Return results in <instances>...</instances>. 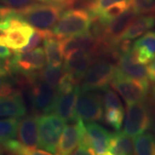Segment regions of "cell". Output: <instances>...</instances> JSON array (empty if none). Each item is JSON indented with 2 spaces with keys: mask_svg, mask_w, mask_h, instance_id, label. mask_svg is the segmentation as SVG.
Listing matches in <instances>:
<instances>
[{
  "mask_svg": "<svg viewBox=\"0 0 155 155\" xmlns=\"http://www.w3.org/2000/svg\"><path fill=\"white\" fill-rule=\"evenodd\" d=\"M128 8V0H123L115 3L103 11L98 17L92 19V22L97 24L101 28H103L113 20L120 17Z\"/></svg>",
  "mask_w": 155,
  "mask_h": 155,
  "instance_id": "21",
  "label": "cell"
},
{
  "mask_svg": "<svg viewBox=\"0 0 155 155\" xmlns=\"http://www.w3.org/2000/svg\"><path fill=\"white\" fill-rule=\"evenodd\" d=\"M110 155H128L134 153V145L132 137L124 132L111 134L110 146Z\"/></svg>",
  "mask_w": 155,
  "mask_h": 155,
  "instance_id": "19",
  "label": "cell"
},
{
  "mask_svg": "<svg viewBox=\"0 0 155 155\" xmlns=\"http://www.w3.org/2000/svg\"><path fill=\"white\" fill-rule=\"evenodd\" d=\"M6 81H7V79L5 78H0V88L5 84Z\"/></svg>",
  "mask_w": 155,
  "mask_h": 155,
  "instance_id": "35",
  "label": "cell"
},
{
  "mask_svg": "<svg viewBox=\"0 0 155 155\" xmlns=\"http://www.w3.org/2000/svg\"><path fill=\"white\" fill-rule=\"evenodd\" d=\"M43 48L48 66L55 68L62 67L64 56L61 50V40L54 35L46 38L43 41Z\"/></svg>",
  "mask_w": 155,
  "mask_h": 155,
  "instance_id": "20",
  "label": "cell"
},
{
  "mask_svg": "<svg viewBox=\"0 0 155 155\" xmlns=\"http://www.w3.org/2000/svg\"><path fill=\"white\" fill-rule=\"evenodd\" d=\"M134 154L155 155V134L144 133L134 140Z\"/></svg>",
  "mask_w": 155,
  "mask_h": 155,
  "instance_id": "22",
  "label": "cell"
},
{
  "mask_svg": "<svg viewBox=\"0 0 155 155\" xmlns=\"http://www.w3.org/2000/svg\"><path fill=\"white\" fill-rule=\"evenodd\" d=\"M95 56L96 54L91 50L78 49L65 58L63 68L70 72L79 83L82 81Z\"/></svg>",
  "mask_w": 155,
  "mask_h": 155,
  "instance_id": "12",
  "label": "cell"
},
{
  "mask_svg": "<svg viewBox=\"0 0 155 155\" xmlns=\"http://www.w3.org/2000/svg\"><path fill=\"white\" fill-rule=\"evenodd\" d=\"M35 32L33 26L24 22L0 33V44L6 46L17 53L28 44L29 39Z\"/></svg>",
  "mask_w": 155,
  "mask_h": 155,
  "instance_id": "11",
  "label": "cell"
},
{
  "mask_svg": "<svg viewBox=\"0 0 155 155\" xmlns=\"http://www.w3.org/2000/svg\"><path fill=\"white\" fill-rule=\"evenodd\" d=\"M46 64L44 48H35V49L17 53L5 61L4 67L9 74L27 75L42 69Z\"/></svg>",
  "mask_w": 155,
  "mask_h": 155,
  "instance_id": "5",
  "label": "cell"
},
{
  "mask_svg": "<svg viewBox=\"0 0 155 155\" xmlns=\"http://www.w3.org/2000/svg\"><path fill=\"white\" fill-rule=\"evenodd\" d=\"M120 1L123 0H87L85 3V8L91 14L92 19H94L109 6Z\"/></svg>",
  "mask_w": 155,
  "mask_h": 155,
  "instance_id": "27",
  "label": "cell"
},
{
  "mask_svg": "<svg viewBox=\"0 0 155 155\" xmlns=\"http://www.w3.org/2000/svg\"><path fill=\"white\" fill-rule=\"evenodd\" d=\"M85 132L86 127L84 124V121L77 117L74 122L68 124L64 128L57 146L56 154H72Z\"/></svg>",
  "mask_w": 155,
  "mask_h": 155,
  "instance_id": "10",
  "label": "cell"
},
{
  "mask_svg": "<svg viewBox=\"0 0 155 155\" xmlns=\"http://www.w3.org/2000/svg\"><path fill=\"white\" fill-rule=\"evenodd\" d=\"M151 96H152V101H153V104L155 106V83L153 85L152 90H151Z\"/></svg>",
  "mask_w": 155,
  "mask_h": 155,
  "instance_id": "34",
  "label": "cell"
},
{
  "mask_svg": "<svg viewBox=\"0 0 155 155\" xmlns=\"http://www.w3.org/2000/svg\"><path fill=\"white\" fill-rule=\"evenodd\" d=\"M64 10L63 7L56 5L32 3L16 10V13L34 28L49 30L55 26Z\"/></svg>",
  "mask_w": 155,
  "mask_h": 155,
  "instance_id": "2",
  "label": "cell"
},
{
  "mask_svg": "<svg viewBox=\"0 0 155 155\" xmlns=\"http://www.w3.org/2000/svg\"><path fill=\"white\" fill-rule=\"evenodd\" d=\"M35 0H0L1 3L5 4V5L11 8L20 9L24 6H27L32 4Z\"/></svg>",
  "mask_w": 155,
  "mask_h": 155,
  "instance_id": "29",
  "label": "cell"
},
{
  "mask_svg": "<svg viewBox=\"0 0 155 155\" xmlns=\"http://www.w3.org/2000/svg\"><path fill=\"white\" fill-rule=\"evenodd\" d=\"M92 17L87 10L72 9L62 14L53 29V34L59 40L81 35L90 31Z\"/></svg>",
  "mask_w": 155,
  "mask_h": 155,
  "instance_id": "3",
  "label": "cell"
},
{
  "mask_svg": "<svg viewBox=\"0 0 155 155\" xmlns=\"http://www.w3.org/2000/svg\"><path fill=\"white\" fill-rule=\"evenodd\" d=\"M91 145L95 151V154L109 155V146L111 134L105 128L95 122H88L85 126Z\"/></svg>",
  "mask_w": 155,
  "mask_h": 155,
  "instance_id": "17",
  "label": "cell"
},
{
  "mask_svg": "<svg viewBox=\"0 0 155 155\" xmlns=\"http://www.w3.org/2000/svg\"><path fill=\"white\" fill-rule=\"evenodd\" d=\"M39 1H41L42 3H46V4H51V5L61 6L64 9L72 7L75 3V0H39Z\"/></svg>",
  "mask_w": 155,
  "mask_h": 155,
  "instance_id": "30",
  "label": "cell"
},
{
  "mask_svg": "<svg viewBox=\"0 0 155 155\" xmlns=\"http://www.w3.org/2000/svg\"><path fill=\"white\" fill-rule=\"evenodd\" d=\"M132 50L136 60L143 64L148 65L155 59V31H147L135 41Z\"/></svg>",
  "mask_w": 155,
  "mask_h": 155,
  "instance_id": "16",
  "label": "cell"
},
{
  "mask_svg": "<svg viewBox=\"0 0 155 155\" xmlns=\"http://www.w3.org/2000/svg\"><path fill=\"white\" fill-rule=\"evenodd\" d=\"M4 64H5V61H2L1 58H0V67H4Z\"/></svg>",
  "mask_w": 155,
  "mask_h": 155,
  "instance_id": "36",
  "label": "cell"
},
{
  "mask_svg": "<svg viewBox=\"0 0 155 155\" xmlns=\"http://www.w3.org/2000/svg\"><path fill=\"white\" fill-rule=\"evenodd\" d=\"M38 115L28 116L19 121L17 137L22 144L28 147H39Z\"/></svg>",
  "mask_w": 155,
  "mask_h": 155,
  "instance_id": "15",
  "label": "cell"
},
{
  "mask_svg": "<svg viewBox=\"0 0 155 155\" xmlns=\"http://www.w3.org/2000/svg\"><path fill=\"white\" fill-rule=\"evenodd\" d=\"M19 120L14 118L0 119V144L13 139L17 134Z\"/></svg>",
  "mask_w": 155,
  "mask_h": 155,
  "instance_id": "24",
  "label": "cell"
},
{
  "mask_svg": "<svg viewBox=\"0 0 155 155\" xmlns=\"http://www.w3.org/2000/svg\"><path fill=\"white\" fill-rule=\"evenodd\" d=\"M124 108H109L104 110V121L115 130H120L124 120Z\"/></svg>",
  "mask_w": 155,
  "mask_h": 155,
  "instance_id": "25",
  "label": "cell"
},
{
  "mask_svg": "<svg viewBox=\"0 0 155 155\" xmlns=\"http://www.w3.org/2000/svg\"><path fill=\"white\" fill-rule=\"evenodd\" d=\"M76 115L86 122H101L104 119V98L100 91L80 90Z\"/></svg>",
  "mask_w": 155,
  "mask_h": 155,
  "instance_id": "8",
  "label": "cell"
},
{
  "mask_svg": "<svg viewBox=\"0 0 155 155\" xmlns=\"http://www.w3.org/2000/svg\"><path fill=\"white\" fill-rule=\"evenodd\" d=\"M19 83L29 87V96L34 111L36 115L47 114L53 111L58 97L57 88L40 79L35 72L27 75H18Z\"/></svg>",
  "mask_w": 155,
  "mask_h": 155,
  "instance_id": "1",
  "label": "cell"
},
{
  "mask_svg": "<svg viewBox=\"0 0 155 155\" xmlns=\"http://www.w3.org/2000/svg\"><path fill=\"white\" fill-rule=\"evenodd\" d=\"M152 125L151 113L144 101L127 104L126 120L123 129L126 134L135 138L149 130Z\"/></svg>",
  "mask_w": 155,
  "mask_h": 155,
  "instance_id": "7",
  "label": "cell"
},
{
  "mask_svg": "<svg viewBox=\"0 0 155 155\" xmlns=\"http://www.w3.org/2000/svg\"><path fill=\"white\" fill-rule=\"evenodd\" d=\"M128 5L137 15H155V0H128Z\"/></svg>",
  "mask_w": 155,
  "mask_h": 155,
  "instance_id": "26",
  "label": "cell"
},
{
  "mask_svg": "<svg viewBox=\"0 0 155 155\" xmlns=\"http://www.w3.org/2000/svg\"><path fill=\"white\" fill-rule=\"evenodd\" d=\"M9 73L5 67H0V78H5Z\"/></svg>",
  "mask_w": 155,
  "mask_h": 155,
  "instance_id": "33",
  "label": "cell"
},
{
  "mask_svg": "<svg viewBox=\"0 0 155 155\" xmlns=\"http://www.w3.org/2000/svg\"><path fill=\"white\" fill-rule=\"evenodd\" d=\"M14 11H15V10L11 8V7L0 6V21L7 17L8 16L11 15Z\"/></svg>",
  "mask_w": 155,
  "mask_h": 155,
  "instance_id": "32",
  "label": "cell"
},
{
  "mask_svg": "<svg viewBox=\"0 0 155 155\" xmlns=\"http://www.w3.org/2000/svg\"><path fill=\"white\" fill-rule=\"evenodd\" d=\"M39 129V147L56 154L57 146L66 121L55 113L41 114L37 116Z\"/></svg>",
  "mask_w": 155,
  "mask_h": 155,
  "instance_id": "4",
  "label": "cell"
},
{
  "mask_svg": "<svg viewBox=\"0 0 155 155\" xmlns=\"http://www.w3.org/2000/svg\"><path fill=\"white\" fill-rule=\"evenodd\" d=\"M26 106L20 91L0 96V117H22L26 115Z\"/></svg>",
  "mask_w": 155,
  "mask_h": 155,
  "instance_id": "14",
  "label": "cell"
},
{
  "mask_svg": "<svg viewBox=\"0 0 155 155\" xmlns=\"http://www.w3.org/2000/svg\"><path fill=\"white\" fill-rule=\"evenodd\" d=\"M63 73H64V68L62 67L55 68L48 66L47 67L35 72V75L40 79L57 88L61 77L63 76Z\"/></svg>",
  "mask_w": 155,
  "mask_h": 155,
  "instance_id": "23",
  "label": "cell"
},
{
  "mask_svg": "<svg viewBox=\"0 0 155 155\" xmlns=\"http://www.w3.org/2000/svg\"><path fill=\"white\" fill-rule=\"evenodd\" d=\"M147 75H148L150 81L155 83V59L147 65Z\"/></svg>",
  "mask_w": 155,
  "mask_h": 155,
  "instance_id": "31",
  "label": "cell"
},
{
  "mask_svg": "<svg viewBox=\"0 0 155 155\" xmlns=\"http://www.w3.org/2000/svg\"><path fill=\"white\" fill-rule=\"evenodd\" d=\"M155 26V15H143L136 17L123 33L122 41H132L144 35Z\"/></svg>",
  "mask_w": 155,
  "mask_h": 155,
  "instance_id": "18",
  "label": "cell"
},
{
  "mask_svg": "<svg viewBox=\"0 0 155 155\" xmlns=\"http://www.w3.org/2000/svg\"><path fill=\"white\" fill-rule=\"evenodd\" d=\"M104 95V110L109 108H123L122 102L114 91H112L109 87L105 89Z\"/></svg>",
  "mask_w": 155,
  "mask_h": 155,
  "instance_id": "28",
  "label": "cell"
},
{
  "mask_svg": "<svg viewBox=\"0 0 155 155\" xmlns=\"http://www.w3.org/2000/svg\"><path fill=\"white\" fill-rule=\"evenodd\" d=\"M116 66L104 59L93 60L83 78L82 91H104L116 73Z\"/></svg>",
  "mask_w": 155,
  "mask_h": 155,
  "instance_id": "6",
  "label": "cell"
},
{
  "mask_svg": "<svg viewBox=\"0 0 155 155\" xmlns=\"http://www.w3.org/2000/svg\"><path fill=\"white\" fill-rule=\"evenodd\" d=\"M110 84L111 87L122 96L127 104L145 101L149 90L138 80L123 73L117 66Z\"/></svg>",
  "mask_w": 155,
  "mask_h": 155,
  "instance_id": "9",
  "label": "cell"
},
{
  "mask_svg": "<svg viewBox=\"0 0 155 155\" xmlns=\"http://www.w3.org/2000/svg\"><path fill=\"white\" fill-rule=\"evenodd\" d=\"M79 93V84L66 92L58 93V97L56 99L53 111L56 115L64 119L66 122H72L77 119L76 106Z\"/></svg>",
  "mask_w": 155,
  "mask_h": 155,
  "instance_id": "13",
  "label": "cell"
}]
</instances>
